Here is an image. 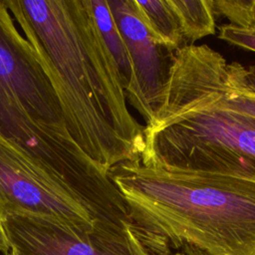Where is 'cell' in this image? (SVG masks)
I'll use <instances>...</instances> for the list:
<instances>
[{
    "mask_svg": "<svg viewBox=\"0 0 255 255\" xmlns=\"http://www.w3.org/2000/svg\"><path fill=\"white\" fill-rule=\"evenodd\" d=\"M9 249H10V245H9L7 236L5 234L4 228L2 226V223L0 221V251L7 253L9 251Z\"/></svg>",
    "mask_w": 255,
    "mask_h": 255,
    "instance_id": "5bb4252c",
    "label": "cell"
},
{
    "mask_svg": "<svg viewBox=\"0 0 255 255\" xmlns=\"http://www.w3.org/2000/svg\"><path fill=\"white\" fill-rule=\"evenodd\" d=\"M133 4L143 24L159 43L172 51L187 45L169 0H133Z\"/></svg>",
    "mask_w": 255,
    "mask_h": 255,
    "instance_id": "9c48e42d",
    "label": "cell"
},
{
    "mask_svg": "<svg viewBox=\"0 0 255 255\" xmlns=\"http://www.w3.org/2000/svg\"><path fill=\"white\" fill-rule=\"evenodd\" d=\"M0 136L78 192L102 222L129 223L118 188L70 134L52 83L1 0Z\"/></svg>",
    "mask_w": 255,
    "mask_h": 255,
    "instance_id": "3957f363",
    "label": "cell"
},
{
    "mask_svg": "<svg viewBox=\"0 0 255 255\" xmlns=\"http://www.w3.org/2000/svg\"><path fill=\"white\" fill-rule=\"evenodd\" d=\"M12 215L50 218L80 229L102 222L78 192L0 136V221Z\"/></svg>",
    "mask_w": 255,
    "mask_h": 255,
    "instance_id": "5b68a950",
    "label": "cell"
},
{
    "mask_svg": "<svg viewBox=\"0 0 255 255\" xmlns=\"http://www.w3.org/2000/svg\"><path fill=\"white\" fill-rule=\"evenodd\" d=\"M44 68L68 129L109 178L116 165L140 158L144 127L128 109L120 69L90 0H5Z\"/></svg>",
    "mask_w": 255,
    "mask_h": 255,
    "instance_id": "6da1fadb",
    "label": "cell"
},
{
    "mask_svg": "<svg viewBox=\"0 0 255 255\" xmlns=\"http://www.w3.org/2000/svg\"><path fill=\"white\" fill-rule=\"evenodd\" d=\"M132 64L134 86L128 98L145 126L159 108L170 77L176 51L159 43L137 14L133 0H108Z\"/></svg>",
    "mask_w": 255,
    "mask_h": 255,
    "instance_id": "52a82bcc",
    "label": "cell"
},
{
    "mask_svg": "<svg viewBox=\"0 0 255 255\" xmlns=\"http://www.w3.org/2000/svg\"><path fill=\"white\" fill-rule=\"evenodd\" d=\"M168 255H184V254L180 253V252H175V253H171V254H168Z\"/></svg>",
    "mask_w": 255,
    "mask_h": 255,
    "instance_id": "9a60e30c",
    "label": "cell"
},
{
    "mask_svg": "<svg viewBox=\"0 0 255 255\" xmlns=\"http://www.w3.org/2000/svg\"><path fill=\"white\" fill-rule=\"evenodd\" d=\"M171 76L216 105L255 119V67L228 63L203 45H186L175 52Z\"/></svg>",
    "mask_w": 255,
    "mask_h": 255,
    "instance_id": "ba28073f",
    "label": "cell"
},
{
    "mask_svg": "<svg viewBox=\"0 0 255 255\" xmlns=\"http://www.w3.org/2000/svg\"><path fill=\"white\" fill-rule=\"evenodd\" d=\"M143 164L255 177V119L220 107L170 75L144 126Z\"/></svg>",
    "mask_w": 255,
    "mask_h": 255,
    "instance_id": "277c9868",
    "label": "cell"
},
{
    "mask_svg": "<svg viewBox=\"0 0 255 255\" xmlns=\"http://www.w3.org/2000/svg\"><path fill=\"white\" fill-rule=\"evenodd\" d=\"M1 223L12 255H150L131 227L98 222L80 229L34 215H12Z\"/></svg>",
    "mask_w": 255,
    "mask_h": 255,
    "instance_id": "8992f818",
    "label": "cell"
},
{
    "mask_svg": "<svg viewBox=\"0 0 255 255\" xmlns=\"http://www.w3.org/2000/svg\"><path fill=\"white\" fill-rule=\"evenodd\" d=\"M187 45L215 34V14L211 0H169Z\"/></svg>",
    "mask_w": 255,
    "mask_h": 255,
    "instance_id": "8fae6325",
    "label": "cell"
},
{
    "mask_svg": "<svg viewBox=\"0 0 255 255\" xmlns=\"http://www.w3.org/2000/svg\"><path fill=\"white\" fill-rule=\"evenodd\" d=\"M91 9L102 36L120 69L127 99L134 86V74L124 38L116 24L107 0H90Z\"/></svg>",
    "mask_w": 255,
    "mask_h": 255,
    "instance_id": "30bf717a",
    "label": "cell"
},
{
    "mask_svg": "<svg viewBox=\"0 0 255 255\" xmlns=\"http://www.w3.org/2000/svg\"><path fill=\"white\" fill-rule=\"evenodd\" d=\"M109 178L150 255H255V177L169 170L138 158L116 165Z\"/></svg>",
    "mask_w": 255,
    "mask_h": 255,
    "instance_id": "7a4b0ae2",
    "label": "cell"
},
{
    "mask_svg": "<svg viewBox=\"0 0 255 255\" xmlns=\"http://www.w3.org/2000/svg\"><path fill=\"white\" fill-rule=\"evenodd\" d=\"M218 37L231 45L255 52V26L243 28L224 25L220 28Z\"/></svg>",
    "mask_w": 255,
    "mask_h": 255,
    "instance_id": "4fadbf2b",
    "label": "cell"
},
{
    "mask_svg": "<svg viewBox=\"0 0 255 255\" xmlns=\"http://www.w3.org/2000/svg\"><path fill=\"white\" fill-rule=\"evenodd\" d=\"M10 255H12V254H10Z\"/></svg>",
    "mask_w": 255,
    "mask_h": 255,
    "instance_id": "2e32d148",
    "label": "cell"
},
{
    "mask_svg": "<svg viewBox=\"0 0 255 255\" xmlns=\"http://www.w3.org/2000/svg\"><path fill=\"white\" fill-rule=\"evenodd\" d=\"M215 16H222L237 27L255 26V0H211Z\"/></svg>",
    "mask_w": 255,
    "mask_h": 255,
    "instance_id": "7c38bea8",
    "label": "cell"
}]
</instances>
